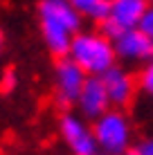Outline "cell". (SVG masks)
Masks as SVG:
<instances>
[{
  "label": "cell",
  "mask_w": 153,
  "mask_h": 155,
  "mask_svg": "<svg viewBox=\"0 0 153 155\" xmlns=\"http://www.w3.org/2000/svg\"><path fill=\"white\" fill-rule=\"evenodd\" d=\"M38 23L47 50L59 58H65L81 29V16L75 5L65 0H45L38 5Z\"/></svg>",
  "instance_id": "6da1fadb"
},
{
  "label": "cell",
  "mask_w": 153,
  "mask_h": 155,
  "mask_svg": "<svg viewBox=\"0 0 153 155\" xmlns=\"http://www.w3.org/2000/svg\"><path fill=\"white\" fill-rule=\"evenodd\" d=\"M115 45L106 34L99 31H79L68 52V58L75 61L88 77L101 79L115 68Z\"/></svg>",
  "instance_id": "7a4b0ae2"
},
{
  "label": "cell",
  "mask_w": 153,
  "mask_h": 155,
  "mask_svg": "<svg viewBox=\"0 0 153 155\" xmlns=\"http://www.w3.org/2000/svg\"><path fill=\"white\" fill-rule=\"evenodd\" d=\"M92 133L99 151H104L106 155H126L131 151V140H133L131 121L119 110H108L106 115H101L95 121Z\"/></svg>",
  "instance_id": "3957f363"
},
{
  "label": "cell",
  "mask_w": 153,
  "mask_h": 155,
  "mask_svg": "<svg viewBox=\"0 0 153 155\" xmlns=\"http://www.w3.org/2000/svg\"><path fill=\"white\" fill-rule=\"evenodd\" d=\"M88 81V74L70 58H59L54 68V94L61 106L77 104L81 97V90Z\"/></svg>",
  "instance_id": "277c9868"
},
{
  "label": "cell",
  "mask_w": 153,
  "mask_h": 155,
  "mask_svg": "<svg viewBox=\"0 0 153 155\" xmlns=\"http://www.w3.org/2000/svg\"><path fill=\"white\" fill-rule=\"evenodd\" d=\"M149 5L142 2V0H115L110 5V16L104 23V31H106L108 38H117L124 31L131 29H140V23L146 14Z\"/></svg>",
  "instance_id": "5b68a950"
},
{
  "label": "cell",
  "mask_w": 153,
  "mask_h": 155,
  "mask_svg": "<svg viewBox=\"0 0 153 155\" xmlns=\"http://www.w3.org/2000/svg\"><path fill=\"white\" fill-rule=\"evenodd\" d=\"M59 130H61L63 142L72 151V155H97L99 146H97L92 128H88L86 121L79 119L77 115H63Z\"/></svg>",
  "instance_id": "8992f818"
},
{
  "label": "cell",
  "mask_w": 153,
  "mask_h": 155,
  "mask_svg": "<svg viewBox=\"0 0 153 155\" xmlns=\"http://www.w3.org/2000/svg\"><path fill=\"white\" fill-rule=\"evenodd\" d=\"M79 106V113L88 119H95L97 121L101 115L108 113V106H110V99H108V92L104 88V81L97 77H88L86 85L81 90V97L77 101Z\"/></svg>",
  "instance_id": "52a82bcc"
},
{
  "label": "cell",
  "mask_w": 153,
  "mask_h": 155,
  "mask_svg": "<svg viewBox=\"0 0 153 155\" xmlns=\"http://www.w3.org/2000/svg\"><path fill=\"white\" fill-rule=\"evenodd\" d=\"M113 45H115V54L122 56L124 61H146V58H153V41L142 29L124 31L122 36H117L113 41Z\"/></svg>",
  "instance_id": "ba28073f"
},
{
  "label": "cell",
  "mask_w": 153,
  "mask_h": 155,
  "mask_svg": "<svg viewBox=\"0 0 153 155\" xmlns=\"http://www.w3.org/2000/svg\"><path fill=\"white\" fill-rule=\"evenodd\" d=\"M104 81V88L108 92V99L113 106H126L135 94V81L126 70L115 65L110 72H106L101 77Z\"/></svg>",
  "instance_id": "9c48e42d"
},
{
  "label": "cell",
  "mask_w": 153,
  "mask_h": 155,
  "mask_svg": "<svg viewBox=\"0 0 153 155\" xmlns=\"http://www.w3.org/2000/svg\"><path fill=\"white\" fill-rule=\"evenodd\" d=\"M72 5H75V9L79 12L81 18L106 23L110 16V5L113 2H106V0H75Z\"/></svg>",
  "instance_id": "30bf717a"
},
{
  "label": "cell",
  "mask_w": 153,
  "mask_h": 155,
  "mask_svg": "<svg viewBox=\"0 0 153 155\" xmlns=\"http://www.w3.org/2000/svg\"><path fill=\"white\" fill-rule=\"evenodd\" d=\"M140 88L144 90L149 97H153V63L149 68H144V72L140 74Z\"/></svg>",
  "instance_id": "8fae6325"
},
{
  "label": "cell",
  "mask_w": 153,
  "mask_h": 155,
  "mask_svg": "<svg viewBox=\"0 0 153 155\" xmlns=\"http://www.w3.org/2000/svg\"><path fill=\"white\" fill-rule=\"evenodd\" d=\"M126 155H153V137H146V140L138 142L135 146H131V151Z\"/></svg>",
  "instance_id": "7c38bea8"
},
{
  "label": "cell",
  "mask_w": 153,
  "mask_h": 155,
  "mask_svg": "<svg viewBox=\"0 0 153 155\" xmlns=\"http://www.w3.org/2000/svg\"><path fill=\"white\" fill-rule=\"evenodd\" d=\"M140 29L153 41V5L146 7V14H144V18H142V23H140Z\"/></svg>",
  "instance_id": "4fadbf2b"
},
{
  "label": "cell",
  "mask_w": 153,
  "mask_h": 155,
  "mask_svg": "<svg viewBox=\"0 0 153 155\" xmlns=\"http://www.w3.org/2000/svg\"><path fill=\"white\" fill-rule=\"evenodd\" d=\"M14 85V74H5V88H12Z\"/></svg>",
  "instance_id": "5bb4252c"
},
{
  "label": "cell",
  "mask_w": 153,
  "mask_h": 155,
  "mask_svg": "<svg viewBox=\"0 0 153 155\" xmlns=\"http://www.w3.org/2000/svg\"><path fill=\"white\" fill-rule=\"evenodd\" d=\"M0 50H2V31H0Z\"/></svg>",
  "instance_id": "9a60e30c"
}]
</instances>
